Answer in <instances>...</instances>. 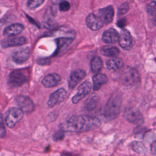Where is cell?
<instances>
[{
    "label": "cell",
    "mask_w": 156,
    "mask_h": 156,
    "mask_svg": "<svg viewBox=\"0 0 156 156\" xmlns=\"http://www.w3.org/2000/svg\"><path fill=\"white\" fill-rule=\"evenodd\" d=\"M100 52L101 54L106 57H116L119 55V51L118 48L113 46H104L101 48Z\"/></svg>",
    "instance_id": "44dd1931"
},
{
    "label": "cell",
    "mask_w": 156,
    "mask_h": 156,
    "mask_svg": "<svg viewBox=\"0 0 156 156\" xmlns=\"http://www.w3.org/2000/svg\"><path fill=\"white\" fill-rule=\"evenodd\" d=\"M70 9V4L67 1H63L59 4V10L61 12H67Z\"/></svg>",
    "instance_id": "f1b7e54d"
},
{
    "label": "cell",
    "mask_w": 156,
    "mask_h": 156,
    "mask_svg": "<svg viewBox=\"0 0 156 156\" xmlns=\"http://www.w3.org/2000/svg\"><path fill=\"white\" fill-rule=\"evenodd\" d=\"M120 80L124 86H133L140 82V76L136 69L130 68L124 71L120 77Z\"/></svg>",
    "instance_id": "3957f363"
},
{
    "label": "cell",
    "mask_w": 156,
    "mask_h": 156,
    "mask_svg": "<svg viewBox=\"0 0 156 156\" xmlns=\"http://www.w3.org/2000/svg\"><path fill=\"white\" fill-rule=\"evenodd\" d=\"M86 24L92 30H99L105 24L99 15L95 13H90L86 18Z\"/></svg>",
    "instance_id": "8fae6325"
},
{
    "label": "cell",
    "mask_w": 156,
    "mask_h": 156,
    "mask_svg": "<svg viewBox=\"0 0 156 156\" xmlns=\"http://www.w3.org/2000/svg\"><path fill=\"white\" fill-rule=\"evenodd\" d=\"M101 125L100 120L96 117L85 115H72L66 119L60 128L63 131L71 132H85L98 128Z\"/></svg>",
    "instance_id": "6da1fadb"
},
{
    "label": "cell",
    "mask_w": 156,
    "mask_h": 156,
    "mask_svg": "<svg viewBox=\"0 0 156 156\" xmlns=\"http://www.w3.org/2000/svg\"><path fill=\"white\" fill-rule=\"evenodd\" d=\"M74 36L65 37V38H60L55 40V42L57 45V49L58 52L63 51L65 49H66L73 42Z\"/></svg>",
    "instance_id": "603a6c76"
},
{
    "label": "cell",
    "mask_w": 156,
    "mask_h": 156,
    "mask_svg": "<svg viewBox=\"0 0 156 156\" xmlns=\"http://www.w3.org/2000/svg\"><path fill=\"white\" fill-rule=\"evenodd\" d=\"M30 55V50L28 48L20 49L13 52L12 60L16 63H22L26 61Z\"/></svg>",
    "instance_id": "2e32d148"
},
{
    "label": "cell",
    "mask_w": 156,
    "mask_h": 156,
    "mask_svg": "<svg viewBox=\"0 0 156 156\" xmlns=\"http://www.w3.org/2000/svg\"><path fill=\"white\" fill-rule=\"evenodd\" d=\"M27 42V39L24 37H19L11 38H6L3 40L1 45L3 48H7L9 47H13L17 46H21Z\"/></svg>",
    "instance_id": "9a60e30c"
},
{
    "label": "cell",
    "mask_w": 156,
    "mask_h": 156,
    "mask_svg": "<svg viewBox=\"0 0 156 156\" xmlns=\"http://www.w3.org/2000/svg\"><path fill=\"white\" fill-rule=\"evenodd\" d=\"M63 1V0H51V2L54 5H58V4H59Z\"/></svg>",
    "instance_id": "e575fe53"
},
{
    "label": "cell",
    "mask_w": 156,
    "mask_h": 156,
    "mask_svg": "<svg viewBox=\"0 0 156 156\" xmlns=\"http://www.w3.org/2000/svg\"><path fill=\"white\" fill-rule=\"evenodd\" d=\"M124 116L129 122L138 124L143 121V118L140 110L136 108L129 107L124 111Z\"/></svg>",
    "instance_id": "9c48e42d"
},
{
    "label": "cell",
    "mask_w": 156,
    "mask_h": 156,
    "mask_svg": "<svg viewBox=\"0 0 156 156\" xmlns=\"http://www.w3.org/2000/svg\"><path fill=\"white\" fill-rule=\"evenodd\" d=\"M119 34L115 29L110 28L104 32L102 35V40L107 44L115 43L118 41Z\"/></svg>",
    "instance_id": "5bb4252c"
},
{
    "label": "cell",
    "mask_w": 156,
    "mask_h": 156,
    "mask_svg": "<svg viewBox=\"0 0 156 156\" xmlns=\"http://www.w3.org/2000/svg\"><path fill=\"white\" fill-rule=\"evenodd\" d=\"M67 96L66 91L63 88H59L55 91L51 93L49 96L47 105L49 107H53L62 102Z\"/></svg>",
    "instance_id": "ba28073f"
},
{
    "label": "cell",
    "mask_w": 156,
    "mask_h": 156,
    "mask_svg": "<svg viewBox=\"0 0 156 156\" xmlns=\"http://www.w3.org/2000/svg\"><path fill=\"white\" fill-rule=\"evenodd\" d=\"M151 150L152 153L156 154V140L152 143L151 146Z\"/></svg>",
    "instance_id": "836d02e7"
},
{
    "label": "cell",
    "mask_w": 156,
    "mask_h": 156,
    "mask_svg": "<svg viewBox=\"0 0 156 156\" xmlns=\"http://www.w3.org/2000/svg\"><path fill=\"white\" fill-rule=\"evenodd\" d=\"M61 80V77L57 73H51L46 76L42 80V84L46 88L55 87Z\"/></svg>",
    "instance_id": "e0dca14e"
},
{
    "label": "cell",
    "mask_w": 156,
    "mask_h": 156,
    "mask_svg": "<svg viewBox=\"0 0 156 156\" xmlns=\"http://www.w3.org/2000/svg\"><path fill=\"white\" fill-rule=\"evenodd\" d=\"M93 90L97 91L99 90L102 85L105 84L107 81L108 79L107 77L103 74L98 73L93 77Z\"/></svg>",
    "instance_id": "d6986e66"
},
{
    "label": "cell",
    "mask_w": 156,
    "mask_h": 156,
    "mask_svg": "<svg viewBox=\"0 0 156 156\" xmlns=\"http://www.w3.org/2000/svg\"><path fill=\"white\" fill-rule=\"evenodd\" d=\"M24 27L23 24L20 23L13 24L6 28L3 31V35L6 37H12L22 32Z\"/></svg>",
    "instance_id": "ac0fdd59"
},
{
    "label": "cell",
    "mask_w": 156,
    "mask_h": 156,
    "mask_svg": "<svg viewBox=\"0 0 156 156\" xmlns=\"http://www.w3.org/2000/svg\"><path fill=\"white\" fill-rule=\"evenodd\" d=\"M86 76L85 71L81 69H77L73 71L70 75L68 82L69 89H73Z\"/></svg>",
    "instance_id": "7c38bea8"
},
{
    "label": "cell",
    "mask_w": 156,
    "mask_h": 156,
    "mask_svg": "<svg viewBox=\"0 0 156 156\" xmlns=\"http://www.w3.org/2000/svg\"><path fill=\"white\" fill-rule=\"evenodd\" d=\"M99 101V98L98 96L96 94H92L86 100L83 104V107L87 111H91L96 107Z\"/></svg>",
    "instance_id": "7402d4cb"
},
{
    "label": "cell",
    "mask_w": 156,
    "mask_h": 156,
    "mask_svg": "<svg viewBox=\"0 0 156 156\" xmlns=\"http://www.w3.org/2000/svg\"><path fill=\"white\" fill-rule=\"evenodd\" d=\"M28 76L23 70H15L12 72L9 76L8 83L12 87H19L26 82Z\"/></svg>",
    "instance_id": "5b68a950"
},
{
    "label": "cell",
    "mask_w": 156,
    "mask_h": 156,
    "mask_svg": "<svg viewBox=\"0 0 156 156\" xmlns=\"http://www.w3.org/2000/svg\"><path fill=\"white\" fill-rule=\"evenodd\" d=\"M114 14V9L111 5L101 9L98 11V15L103 21L104 24H109L111 23L113 21Z\"/></svg>",
    "instance_id": "4fadbf2b"
},
{
    "label": "cell",
    "mask_w": 156,
    "mask_h": 156,
    "mask_svg": "<svg viewBox=\"0 0 156 156\" xmlns=\"http://www.w3.org/2000/svg\"><path fill=\"white\" fill-rule=\"evenodd\" d=\"M5 135V128L4 126V121H3V116L1 114V137L3 138Z\"/></svg>",
    "instance_id": "4dcf8cb0"
},
{
    "label": "cell",
    "mask_w": 156,
    "mask_h": 156,
    "mask_svg": "<svg viewBox=\"0 0 156 156\" xmlns=\"http://www.w3.org/2000/svg\"><path fill=\"white\" fill-rule=\"evenodd\" d=\"M50 62V60L49 58H40L37 60V63L39 65H46L48 64Z\"/></svg>",
    "instance_id": "1f68e13d"
},
{
    "label": "cell",
    "mask_w": 156,
    "mask_h": 156,
    "mask_svg": "<svg viewBox=\"0 0 156 156\" xmlns=\"http://www.w3.org/2000/svg\"><path fill=\"white\" fill-rule=\"evenodd\" d=\"M23 117V112L20 108L12 107L9 108L5 115V122L7 126L13 127Z\"/></svg>",
    "instance_id": "277c9868"
},
{
    "label": "cell",
    "mask_w": 156,
    "mask_h": 156,
    "mask_svg": "<svg viewBox=\"0 0 156 156\" xmlns=\"http://www.w3.org/2000/svg\"><path fill=\"white\" fill-rule=\"evenodd\" d=\"M122 104V96L121 93H114L108 99L104 111V115L107 120L116 118L120 113Z\"/></svg>",
    "instance_id": "7a4b0ae2"
},
{
    "label": "cell",
    "mask_w": 156,
    "mask_h": 156,
    "mask_svg": "<svg viewBox=\"0 0 156 156\" xmlns=\"http://www.w3.org/2000/svg\"><path fill=\"white\" fill-rule=\"evenodd\" d=\"M44 0H28L27 3V7L29 9H34L40 6Z\"/></svg>",
    "instance_id": "484cf974"
},
{
    "label": "cell",
    "mask_w": 156,
    "mask_h": 156,
    "mask_svg": "<svg viewBox=\"0 0 156 156\" xmlns=\"http://www.w3.org/2000/svg\"><path fill=\"white\" fill-rule=\"evenodd\" d=\"M123 65L124 63L122 60L119 57H113L106 62V66L107 68L112 71L119 69L123 66Z\"/></svg>",
    "instance_id": "ffe728a7"
},
{
    "label": "cell",
    "mask_w": 156,
    "mask_h": 156,
    "mask_svg": "<svg viewBox=\"0 0 156 156\" xmlns=\"http://www.w3.org/2000/svg\"><path fill=\"white\" fill-rule=\"evenodd\" d=\"M129 10V5L127 2H124L118 8V15H123L126 14Z\"/></svg>",
    "instance_id": "83f0119b"
},
{
    "label": "cell",
    "mask_w": 156,
    "mask_h": 156,
    "mask_svg": "<svg viewBox=\"0 0 156 156\" xmlns=\"http://www.w3.org/2000/svg\"><path fill=\"white\" fill-rule=\"evenodd\" d=\"M15 102L18 107L24 113H31L34 110V104L32 100L27 96H18L15 99Z\"/></svg>",
    "instance_id": "8992f818"
},
{
    "label": "cell",
    "mask_w": 156,
    "mask_h": 156,
    "mask_svg": "<svg viewBox=\"0 0 156 156\" xmlns=\"http://www.w3.org/2000/svg\"><path fill=\"white\" fill-rule=\"evenodd\" d=\"M64 136H65L64 131L61 129V130L57 131L54 134H53L52 138H53V140L54 141H57L62 140L64 138Z\"/></svg>",
    "instance_id": "f546056e"
},
{
    "label": "cell",
    "mask_w": 156,
    "mask_h": 156,
    "mask_svg": "<svg viewBox=\"0 0 156 156\" xmlns=\"http://www.w3.org/2000/svg\"><path fill=\"white\" fill-rule=\"evenodd\" d=\"M126 20L124 18V19H121L119 21H118L117 23V25L119 27H123L126 25Z\"/></svg>",
    "instance_id": "d6a6232c"
},
{
    "label": "cell",
    "mask_w": 156,
    "mask_h": 156,
    "mask_svg": "<svg viewBox=\"0 0 156 156\" xmlns=\"http://www.w3.org/2000/svg\"><path fill=\"white\" fill-rule=\"evenodd\" d=\"M132 149L138 154H144L146 150L144 144L140 141H133L132 143Z\"/></svg>",
    "instance_id": "d4e9b609"
},
{
    "label": "cell",
    "mask_w": 156,
    "mask_h": 156,
    "mask_svg": "<svg viewBox=\"0 0 156 156\" xmlns=\"http://www.w3.org/2000/svg\"><path fill=\"white\" fill-rule=\"evenodd\" d=\"M119 46L126 50H129L133 45V38L130 32L127 29H122L119 34L118 40Z\"/></svg>",
    "instance_id": "30bf717a"
},
{
    "label": "cell",
    "mask_w": 156,
    "mask_h": 156,
    "mask_svg": "<svg viewBox=\"0 0 156 156\" xmlns=\"http://www.w3.org/2000/svg\"><path fill=\"white\" fill-rule=\"evenodd\" d=\"M91 88L92 85L89 81H85L82 83L78 87L76 94L72 98V102L74 104L79 102L90 93Z\"/></svg>",
    "instance_id": "52a82bcc"
},
{
    "label": "cell",
    "mask_w": 156,
    "mask_h": 156,
    "mask_svg": "<svg viewBox=\"0 0 156 156\" xmlns=\"http://www.w3.org/2000/svg\"><path fill=\"white\" fill-rule=\"evenodd\" d=\"M102 61L101 58L98 56L94 57L91 61V68L93 73L98 74L101 70L102 67Z\"/></svg>",
    "instance_id": "cb8c5ba5"
},
{
    "label": "cell",
    "mask_w": 156,
    "mask_h": 156,
    "mask_svg": "<svg viewBox=\"0 0 156 156\" xmlns=\"http://www.w3.org/2000/svg\"><path fill=\"white\" fill-rule=\"evenodd\" d=\"M146 12L154 16H156V1H152L148 3L146 6Z\"/></svg>",
    "instance_id": "4316f807"
},
{
    "label": "cell",
    "mask_w": 156,
    "mask_h": 156,
    "mask_svg": "<svg viewBox=\"0 0 156 156\" xmlns=\"http://www.w3.org/2000/svg\"><path fill=\"white\" fill-rule=\"evenodd\" d=\"M153 23H154V25L156 26V16H155V18L154 19V20H153Z\"/></svg>",
    "instance_id": "d590c367"
}]
</instances>
